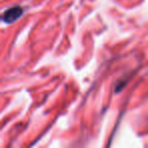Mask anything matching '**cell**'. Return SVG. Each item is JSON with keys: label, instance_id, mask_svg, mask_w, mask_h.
Returning a JSON list of instances; mask_svg holds the SVG:
<instances>
[{"label": "cell", "instance_id": "1", "mask_svg": "<svg viewBox=\"0 0 148 148\" xmlns=\"http://www.w3.org/2000/svg\"><path fill=\"white\" fill-rule=\"evenodd\" d=\"M23 8L19 6H13L4 11L2 15V21L6 23H11L15 21L21 14H23Z\"/></svg>", "mask_w": 148, "mask_h": 148}]
</instances>
